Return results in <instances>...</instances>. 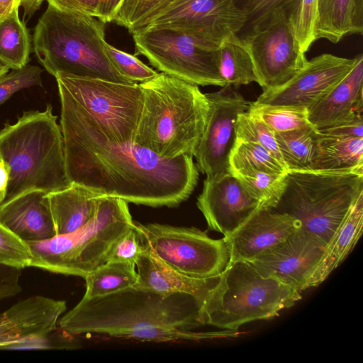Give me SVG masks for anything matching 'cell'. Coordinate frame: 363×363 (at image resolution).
<instances>
[{"instance_id":"cell-39","label":"cell","mask_w":363,"mask_h":363,"mask_svg":"<svg viewBox=\"0 0 363 363\" xmlns=\"http://www.w3.org/2000/svg\"><path fill=\"white\" fill-rule=\"evenodd\" d=\"M28 245L0 223V263L23 269L30 266Z\"/></svg>"},{"instance_id":"cell-1","label":"cell","mask_w":363,"mask_h":363,"mask_svg":"<svg viewBox=\"0 0 363 363\" xmlns=\"http://www.w3.org/2000/svg\"><path fill=\"white\" fill-rule=\"evenodd\" d=\"M60 101V126L72 183L151 207L177 206L190 196L199 179L193 157L164 159L133 142L107 140L68 101Z\"/></svg>"},{"instance_id":"cell-22","label":"cell","mask_w":363,"mask_h":363,"mask_svg":"<svg viewBox=\"0 0 363 363\" xmlns=\"http://www.w3.org/2000/svg\"><path fill=\"white\" fill-rule=\"evenodd\" d=\"M47 192L33 190L0 203V223L26 242L56 235L46 197Z\"/></svg>"},{"instance_id":"cell-2","label":"cell","mask_w":363,"mask_h":363,"mask_svg":"<svg viewBox=\"0 0 363 363\" xmlns=\"http://www.w3.org/2000/svg\"><path fill=\"white\" fill-rule=\"evenodd\" d=\"M202 306L189 294H161L132 286L101 297L82 298L60 317L58 324L72 335L98 333L120 337L154 326L192 330L203 325Z\"/></svg>"},{"instance_id":"cell-45","label":"cell","mask_w":363,"mask_h":363,"mask_svg":"<svg viewBox=\"0 0 363 363\" xmlns=\"http://www.w3.org/2000/svg\"><path fill=\"white\" fill-rule=\"evenodd\" d=\"M123 0H101L96 18L106 23L114 21Z\"/></svg>"},{"instance_id":"cell-31","label":"cell","mask_w":363,"mask_h":363,"mask_svg":"<svg viewBox=\"0 0 363 363\" xmlns=\"http://www.w3.org/2000/svg\"><path fill=\"white\" fill-rule=\"evenodd\" d=\"M231 174L262 171L283 174L288 169L262 145L249 141L235 140L229 156Z\"/></svg>"},{"instance_id":"cell-33","label":"cell","mask_w":363,"mask_h":363,"mask_svg":"<svg viewBox=\"0 0 363 363\" xmlns=\"http://www.w3.org/2000/svg\"><path fill=\"white\" fill-rule=\"evenodd\" d=\"M286 173L253 171L233 174L238 179L250 196L261 203L262 208H272L284 190Z\"/></svg>"},{"instance_id":"cell-15","label":"cell","mask_w":363,"mask_h":363,"mask_svg":"<svg viewBox=\"0 0 363 363\" xmlns=\"http://www.w3.org/2000/svg\"><path fill=\"white\" fill-rule=\"evenodd\" d=\"M353 58L325 53L308 60L305 67L284 86L263 91L257 103L308 108L326 95L353 68Z\"/></svg>"},{"instance_id":"cell-50","label":"cell","mask_w":363,"mask_h":363,"mask_svg":"<svg viewBox=\"0 0 363 363\" xmlns=\"http://www.w3.org/2000/svg\"><path fill=\"white\" fill-rule=\"evenodd\" d=\"M0 160H1V157H0Z\"/></svg>"},{"instance_id":"cell-3","label":"cell","mask_w":363,"mask_h":363,"mask_svg":"<svg viewBox=\"0 0 363 363\" xmlns=\"http://www.w3.org/2000/svg\"><path fill=\"white\" fill-rule=\"evenodd\" d=\"M139 84L143 104L133 143L161 158L193 157L208 114L206 94L163 72Z\"/></svg>"},{"instance_id":"cell-18","label":"cell","mask_w":363,"mask_h":363,"mask_svg":"<svg viewBox=\"0 0 363 363\" xmlns=\"http://www.w3.org/2000/svg\"><path fill=\"white\" fill-rule=\"evenodd\" d=\"M66 302L33 296L0 313V349L24 345L30 340L49 336L57 330L66 311Z\"/></svg>"},{"instance_id":"cell-42","label":"cell","mask_w":363,"mask_h":363,"mask_svg":"<svg viewBox=\"0 0 363 363\" xmlns=\"http://www.w3.org/2000/svg\"><path fill=\"white\" fill-rule=\"evenodd\" d=\"M21 269L0 263V301L21 291Z\"/></svg>"},{"instance_id":"cell-24","label":"cell","mask_w":363,"mask_h":363,"mask_svg":"<svg viewBox=\"0 0 363 363\" xmlns=\"http://www.w3.org/2000/svg\"><path fill=\"white\" fill-rule=\"evenodd\" d=\"M363 228V192L356 199L344 220L326 245L306 289L320 285L346 259L359 240Z\"/></svg>"},{"instance_id":"cell-9","label":"cell","mask_w":363,"mask_h":363,"mask_svg":"<svg viewBox=\"0 0 363 363\" xmlns=\"http://www.w3.org/2000/svg\"><path fill=\"white\" fill-rule=\"evenodd\" d=\"M59 96L67 99L101 135L133 142L143 104L138 83H118L62 72L55 75Z\"/></svg>"},{"instance_id":"cell-11","label":"cell","mask_w":363,"mask_h":363,"mask_svg":"<svg viewBox=\"0 0 363 363\" xmlns=\"http://www.w3.org/2000/svg\"><path fill=\"white\" fill-rule=\"evenodd\" d=\"M145 247L166 264L191 277L222 274L231 262L226 239L210 238L196 228L134 222Z\"/></svg>"},{"instance_id":"cell-44","label":"cell","mask_w":363,"mask_h":363,"mask_svg":"<svg viewBox=\"0 0 363 363\" xmlns=\"http://www.w3.org/2000/svg\"><path fill=\"white\" fill-rule=\"evenodd\" d=\"M61 9L82 13L96 17L101 0H44Z\"/></svg>"},{"instance_id":"cell-20","label":"cell","mask_w":363,"mask_h":363,"mask_svg":"<svg viewBox=\"0 0 363 363\" xmlns=\"http://www.w3.org/2000/svg\"><path fill=\"white\" fill-rule=\"evenodd\" d=\"M135 268L138 281L134 287L161 294H189L203 306L221 277V274L208 278L189 276L164 263L145 246Z\"/></svg>"},{"instance_id":"cell-10","label":"cell","mask_w":363,"mask_h":363,"mask_svg":"<svg viewBox=\"0 0 363 363\" xmlns=\"http://www.w3.org/2000/svg\"><path fill=\"white\" fill-rule=\"evenodd\" d=\"M133 38L135 55L145 56L161 72L197 86H225L219 72L218 48L166 26L147 27Z\"/></svg>"},{"instance_id":"cell-40","label":"cell","mask_w":363,"mask_h":363,"mask_svg":"<svg viewBox=\"0 0 363 363\" xmlns=\"http://www.w3.org/2000/svg\"><path fill=\"white\" fill-rule=\"evenodd\" d=\"M43 72L40 67L28 64L1 76L0 106L21 89L33 86H42Z\"/></svg>"},{"instance_id":"cell-13","label":"cell","mask_w":363,"mask_h":363,"mask_svg":"<svg viewBox=\"0 0 363 363\" xmlns=\"http://www.w3.org/2000/svg\"><path fill=\"white\" fill-rule=\"evenodd\" d=\"M246 14L236 0H175L147 26L179 30L199 43L218 48L246 23Z\"/></svg>"},{"instance_id":"cell-27","label":"cell","mask_w":363,"mask_h":363,"mask_svg":"<svg viewBox=\"0 0 363 363\" xmlns=\"http://www.w3.org/2000/svg\"><path fill=\"white\" fill-rule=\"evenodd\" d=\"M218 62L225 86L237 89L251 82L257 83L251 55L238 34L230 35L220 43L218 48Z\"/></svg>"},{"instance_id":"cell-12","label":"cell","mask_w":363,"mask_h":363,"mask_svg":"<svg viewBox=\"0 0 363 363\" xmlns=\"http://www.w3.org/2000/svg\"><path fill=\"white\" fill-rule=\"evenodd\" d=\"M241 38L250 52L257 83L263 91L284 86L308 61L294 35L288 15L277 16Z\"/></svg>"},{"instance_id":"cell-32","label":"cell","mask_w":363,"mask_h":363,"mask_svg":"<svg viewBox=\"0 0 363 363\" xmlns=\"http://www.w3.org/2000/svg\"><path fill=\"white\" fill-rule=\"evenodd\" d=\"M274 133L286 132L311 125L303 107L274 106L250 102L247 111Z\"/></svg>"},{"instance_id":"cell-30","label":"cell","mask_w":363,"mask_h":363,"mask_svg":"<svg viewBox=\"0 0 363 363\" xmlns=\"http://www.w3.org/2000/svg\"><path fill=\"white\" fill-rule=\"evenodd\" d=\"M274 134L288 171L312 170L316 147V129L308 125Z\"/></svg>"},{"instance_id":"cell-49","label":"cell","mask_w":363,"mask_h":363,"mask_svg":"<svg viewBox=\"0 0 363 363\" xmlns=\"http://www.w3.org/2000/svg\"><path fill=\"white\" fill-rule=\"evenodd\" d=\"M10 68L4 63L0 61V77L9 72Z\"/></svg>"},{"instance_id":"cell-17","label":"cell","mask_w":363,"mask_h":363,"mask_svg":"<svg viewBox=\"0 0 363 363\" xmlns=\"http://www.w3.org/2000/svg\"><path fill=\"white\" fill-rule=\"evenodd\" d=\"M325 248L318 239L298 228L284 241L249 262L262 275L272 277L301 292L306 290Z\"/></svg>"},{"instance_id":"cell-46","label":"cell","mask_w":363,"mask_h":363,"mask_svg":"<svg viewBox=\"0 0 363 363\" xmlns=\"http://www.w3.org/2000/svg\"><path fill=\"white\" fill-rule=\"evenodd\" d=\"M19 6L23 11V19L26 22L40 8L44 0H18Z\"/></svg>"},{"instance_id":"cell-8","label":"cell","mask_w":363,"mask_h":363,"mask_svg":"<svg viewBox=\"0 0 363 363\" xmlns=\"http://www.w3.org/2000/svg\"><path fill=\"white\" fill-rule=\"evenodd\" d=\"M301 298V291L262 275L249 262H231L205 301L201 320L203 325L234 332L247 323L274 318Z\"/></svg>"},{"instance_id":"cell-38","label":"cell","mask_w":363,"mask_h":363,"mask_svg":"<svg viewBox=\"0 0 363 363\" xmlns=\"http://www.w3.org/2000/svg\"><path fill=\"white\" fill-rule=\"evenodd\" d=\"M105 51L116 69L134 83L145 82L158 74L135 55L120 50L107 42L105 44Z\"/></svg>"},{"instance_id":"cell-35","label":"cell","mask_w":363,"mask_h":363,"mask_svg":"<svg viewBox=\"0 0 363 363\" xmlns=\"http://www.w3.org/2000/svg\"><path fill=\"white\" fill-rule=\"evenodd\" d=\"M299 0H245L241 7L246 14L249 31L260 28L281 15L293 11ZM244 27V28H245Z\"/></svg>"},{"instance_id":"cell-7","label":"cell","mask_w":363,"mask_h":363,"mask_svg":"<svg viewBox=\"0 0 363 363\" xmlns=\"http://www.w3.org/2000/svg\"><path fill=\"white\" fill-rule=\"evenodd\" d=\"M133 226L128 203L104 196L94 216L81 228L47 240L26 242L32 255L30 267L84 279L106 262L117 240Z\"/></svg>"},{"instance_id":"cell-6","label":"cell","mask_w":363,"mask_h":363,"mask_svg":"<svg viewBox=\"0 0 363 363\" xmlns=\"http://www.w3.org/2000/svg\"><path fill=\"white\" fill-rule=\"evenodd\" d=\"M362 192L363 171L289 170L272 209L294 218L326 246Z\"/></svg>"},{"instance_id":"cell-28","label":"cell","mask_w":363,"mask_h":363,"mask_svg":"<svg viewBox=\"0 0 363 363\" xmlns=\"http://www.w3.org/2000/svg\"><path fill=\"white\" fill-rule=\"evenodd\" d=\"M17 4L0 21V61L11 69L28 64L30 54V38L25 22L19 17Z\"/></svg>"},{"instance_id":"cell-19","label":"cell","mask_w":363,"mask_h":363,"mask_svg":"<svg viewBox=\"0 0 363 363\" xmlns=\"http://www.w3.org/2000/svg\"><path fill=\"white\" fill-rule=\"evenodd\" d=\"M298 228L299 223L292 216L272 208H260L232 235L225 238L231 262H250Z\"/></svg>"},{"instance_id":"cell-43","label":"cell","mask_w":363,"mask_h":363,"mask_svg":"<svg viewBox=\"0 0 363 363\" xmlns=\"http://www.w3.org/2000/svg\"><path fill=\"white\" fill-rule=\"evenodd\" d=\"M317 131L330 136L363 138V115Z\"/></svg>"},{"instance_id":"cell-29","label":"cell","mask_w":363,"mask_h":363,"mask_svg":"<svg viewBox=\"0 0 363 363\" xmlns=\"http://www.w3.org/2000/svg\"><path fill=\"white\" fill-rule=\"evenodd\" d=\"M88 299L101 297L133 286L138 281L135 265L119 262H107L84 278Z\"/></svg>"},{"instance_id":"cell-5","label":"cell","mask_w":363,"mask_h":363,"mask_svg":"<svg viewBox=\"0 0 363 363\" xmlns=\"http://www.w3.org/2000/svg\"><path fill=\"white\" fill-rule=\"evenodd\" d=\"M105 24L95 16L48 4L33 35L38 62L54 77L62 72L134 83L116 69L105 51Z\"/></svg>"},{"instance_id":"cell-21","label":"cell","mask_w":363,"mask_h":363,"mask_svg":"<svg viewBox=\"0 0 363 363\" xmlns=\"http://www.w3.org/2000/svg\"><path fill=\"white\" fill-rule=\"evenodd\" d=\"M307 111L308 121L317 130L363 115L362 54L351 71Z\"/></svg>"},{"instance_id":"cell-48","label":"cell","mask_w":363,"mask_h":363,"mask_svg":"<svg viewBox=\"0 0 363 363\" xmlns=\"http://www.w3.org/2000/svg\"><path fill=\"white\" fill-rule=\"evenodd\" d=\"M19 4L18 0H0V21L9 15Z\"/></svg>"},{"instance_id":"cell-47","label":"cell","mask_w":363,"mask_h":363,"mask_svg":"<svg viewBox=\"0 0 363 363\" xmlns=\"http://www.w3.org/2000/svg\"><path fill=\"white\" fill-rule=\"evenodd\" d=\"M9 183V170L4 162L0 160V203L5 198Z\"/></svg>"},{"instance_id":"cell-25","label":"cell","mask_w":363,"mask_h":363,"mask_svg":"<svg viewBox=\"0 0 363 363\" xmlns=\"http://www.w3.org/2000/svg\"><path fill=\"white\" fill-rule=\"evenodd\" d=\"M315 40L337 43L363 32V0H317Z\"/></svg>"},{"instance_id":"cell-26","label":"cell","mask_w":363,"mask_h":363,"mask_svg":"<svg viewBox=\"0 0 363 363\" xmlns=\"http://www.w3.org/2000/svg\"><path fill=\"white\" fill-rule=\"evenodd\" d=\"M312 170L363 171V138L330 136L317 131Z\"/></svg>"},{"instance_id":"cell-14","label":"cell","mask_w":363,"mask_h":363,"mask_svg":"<svg viewBox=\"0 0 363 363\" xmlns=\"http://www.w3.org/2000/svg\"><path fill=\"white\" fill-rule=\"evenodd\" d=\"M206 96L208 114L193 157L198 170L206 177L230 173L229 156L236 140L237 119L247 111L250 102L230 86Z\"/></svg>"},{"instance_id":"cell-4","label":"cell","mask_w":363,"mask_h":363,"mask_svg":"<svg viewBox=\"0 0 363 363\" xmlns=\"http://www.w3.org/2000/svg\"><path fill=\"white\" fill-rule=\"evenodd\" d=\"M0 157L9 170L8 201L25 192L69 187L63 138L52 106L27 111L0 130Z\"/></svg>"},{"instance_id":"cell-16","label":"cell","mask_w":363,"mask_h":363,"mask_svg":"<svg viewBox=\"0 0 363 363\" xmlns=\"http://www.w3.org/2000/svg\"><path fill=\"white\" fill-rule=\"evenodd\" d=\"M196 204L208 229L223 234L224 238L232 235L262 208L231 173L206 177Z\"/></svg>"},{"instance_id":"cell-36","label":"cell","mask_w":363,"mask_h":363,"mask_svg":"<svg viewBox=\"0 0 363 363\" xmlns=\"http://www.w3.org/2000/svg\"><path fill=\"white\" fill-rule=\"evenodd\" d=\"M235 133L237 140L252 142L262 145L285 165L276 141L274 132L264 123L251 116L247 111L239 114L235 125Z\"/></svg>"},{"instance_id":"cell-23","label":"cell","mask_w":363,"mask_h":363,"mask_svg":"<svg viewBox=\"0 0 363 363\" xmlns=\"http://www.w3.org/2000/svg\"><path fill=\"white\" fill-rule=\"evenodd\" d=\"M103 196L75 183L47 193L56 235L70 233L86 225L94 216Z\"/></svg>"},{"instance_id":"cell-34","label":"cell","mask_w":363,"mask_h":363,"mask_svg":"<svg viewBox=\"0 0 363 363\" xmlns=\"http://www.w3.org/2000/svg\"><path fill=\"white\" fill-rule=\"evenodd\" d=\"M175 0H123L114 21L133 34L147 28Z\"/></svg>"},{"instance_id":"cell-41","label":"cell","mask_w":363,"mask_h":363,"mask_svg":"<svg viewBox=\"0 0 363 363\" xmlns=\"http://www.w3.org/2000/svg\"><path fill=\"white\" fill-rule=\"evenodd\" d=\"M141 237L135 226L122 235L111 248L107 262L135 264L143 250Z\"/></svg>"},{"instance_id":"cell-37","label":"cell","mask_w":363,"mask_h":363,"mask_svg":"<svg viewBox=\"0 0 363 363\" xmlns=\"http://www.w3.org/2000/svg\"><path fill=\"white\" fill-rule=\"evenodd\" d=\"M317 0H299L289 16L302 51L307 52L315 40Z\"/></svg>"}]
</instances>
